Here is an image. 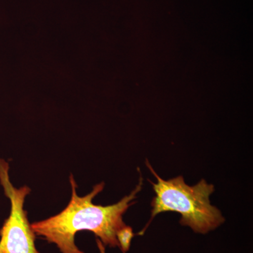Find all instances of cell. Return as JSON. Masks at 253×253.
I'll return each mask as SVG.
<instances>
[{"instance_id":"obj_1","label":"cell","mask_w":253,"mask_h":253,"mask_svg":"<svg viewBox=\"0 0 253 253\" xmlns=\"http://www.w3.org/2000/svg\"><path fill=\"white\" fill-rule=\"evenodd\" d=\"M139 173L135 189L117 204L106 206L93 204V199L104 190V182L95 185L89 194L79 196L76 191L77 184L71 174L72 195L69 204L59 214L31 224L32 229L36 236L56 245L61 253H84L75 241L76 234L82 231L94 233L105 246L119 248L116 234L126 225L123 215L135 204L136 195L142 189L143 178L140 171Z\"/></svg>"},{"instance_id":"obj_2","label":"cell","mask_w":253,"mask_h":253,"mask_svg":"<svg viewBox=\"0 0 253 253\" xmlns=\"http://www.w3.org/2000/svg\"><path fill=\"white\" fill-rule=\"evenodd\" d=\"M146 164L157 182L149 180L156 196L151 202V217L139 235L144 234L156 215L169 211L179 213L181 225L189 226L199 234H207L224 222L225 219L220 211L212 206L210 201V196L214 191L212 184L201 179L196 185L189 186L182 176L164 180L155 172L149 161H146Z\"/></svg>"},{"instance_id":"obj_3","label":"cell","mask_w":253,"mask_h":253,"mask_svg":"<svg viewBox=\"0 0 253 253\" xmlns=\"http://www.w3.org/2000/svg\"><path fill=\"white\" fill-rule=\"evenodd\" d=\"M9 163L0 158V184L11 203V212L0 229V253H40L36 235L25 211V200L31 189L28 186L15 187L10 181Z\"/></svg>"},{"instance_id":"obj_4","label":"cell","mask_w":253,"mask_h":253,"mask_svg":"<svg viewBox=\"0 0 253 253\" xmlns=\"http://www.w3.org/2000/svg\"><path fill=\"white\" fill-rule=\"evenodd\" d=\"M134 236L132 228L129 226L125 225L117 231L116 238L119 245V249L123 253H126L129 251L131 240Z\"/></svg>"},{"instance_id":"obj_5","label":"cell","mask_w":253,"mask_h":253,"mask_svg":"<svg viewBox=\"0 0 253 253\" xmlns=\"http://www.w3.org/2000/svg\"><path fill=\"white\" fill-rule=\"evenodd\" d=\"M96 245H97L99 253H106V248H105L104 245L103 244V243L99 239H96Z\"/></svg>"}]
</instances>
